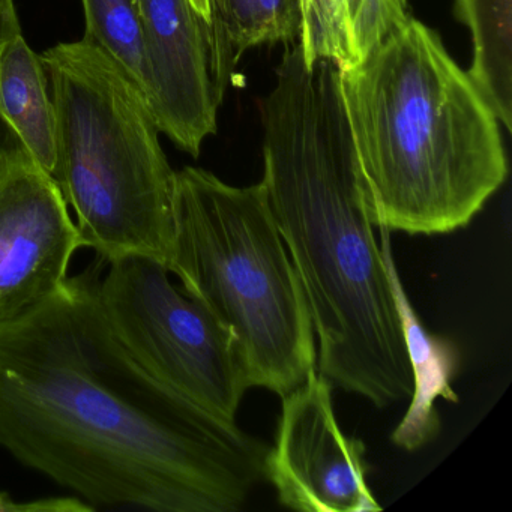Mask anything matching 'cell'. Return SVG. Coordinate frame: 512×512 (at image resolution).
<instances>
[{
	"instance_id": "1",
	"label": "cell",
	"mask_w": 512,
	"mask_h": 512,
	"mask_svg": "<svg viewBox=\"0 0 512 512\" xmlns=\"http://www.w3.org/2000/svg\"><path fill=\"white\" fill-rule=\"evenodd\" d=\"M106 265L0 323V448L94 509L239 511L266 478L268 445L134 361L101 305Z\"/></svg>"
},
{
	"instance_id": "2",
	"label": "cell",
	"mask_w": 512,
	"mask_h": 512,
	"mask_svg": "<svg viewBox=\"0 0 512 512\" xmlns=\"http://www.w3.org/2000/svg\"><path fill=\"white\" fill-rule=\"evenodd\" d=\"M263 185L304 287L317 370L377 409L412 394L406 344L358 155L340 70L289 44L260 103Z\"/></svg>"
},
{
	"instance_id": "3",
	"label": "cell",
	"mask_w": 512,
	"mask_h": 512,
	"mask_svg": "<svg viewBox=\"0 0 512 512\" xmlns=\"http://www.w3.org/2000/svg\"><path fill=\"white\" fill-rule=\"evenodd\" d=\"M340 89L374 227L469 226L508 176L499 119L440 38L401 0H356Z\"/></svg>"
},
{
	"instance_id": "4",
	"label": "cell",
	"mask_w": 512,
	"mask_h": 512,
	"mask_svg": "<svg viewBox=\"0 0 512 512\" xmlns=\"http://www.w3.org/2000/svg\"><path fill=\"white\" fill-rule=\"evenodd\" d=\"M166 266L229 332L250 388L284 397L317 370L304 287L262 181L233 187L196 167L176 172Z\"/></svg>"
},
{
	"instance_id": "5",
	"label": "cell",
	"mask_w": 512,
	"mask_h": 512,
	"mask_svg": "<svg viewBox=\"0 0 512 512\" xmlns=\"http://www.w3.org/2000/svg\"><path fill=\"white\" fill-rule=\"evenodd\" d=\"M40 58L55 107L52 176L85 247L107 263L146 256L167 265L176 172L142 91L85 40Z\"/></svg>"
},
{
	"instance_id": "6",
	"label": "cell",
	"mask_w": 512,
	"mask_h": 512,
	"mask_svg": "<svg viewBox=\"0 0 512 512\" xmlns=\"http://www.w3.org/2000/svg\"><path fill=\"white\" fill-rule=\"evenodd\" d=\"M169 274L152 257L107 263L100 299L110 328L164 388L221 424L238 425L239 404L251 388L232 337Z\"/></svg>"
},
{
	"instance_id": "7",
	"label": "cell",
	"mask_w": 512,
	"mask_h": 512,
	"mask_svg": "<svg viewBox=\"0 0 512 512\" xmlns=\"http://www.w3.org/2000/svg\"><path fill=\"white\" fill-rule=\"evenodd\" d=\"M328 379L314 371L281 397L277 436L266 455V478L286 508L302 512L382 509L367 484L365 446L335 418Z\"/></svg>"
},
{
	"instance_id": "8",
	"label": "cell",
	"mask_w": 512,
	"mask_h": 512,
	"mask_svg": "<svg viewBox=\"0 0 512 512\" xmlns=\"http://www.w3.org/2000/svg\"><path fill=\"white\" fill-rule=\"evenodd\" d=\"M85 248L58 184L22 146L0 160V323L28 313L68 278Z\"/></svg>"
},
{
	"instance_id": "9",
	"label": "cell",
	"mask_w": 512,
	"mask_h": 512,
	"mask_svg": "<svg viewBox=\"0 0 512 512\" xmlns=\"http://www.w3.org/2000/svg\"><path fill=\"white\" fill-rule=\"evenodd\" d=\"M143 97L160 133L197 157L217 130L208 34L190 0H142Z\"/></svg>"
},
{
	"instance_id": "10",
	"label": "cell",
	"mask_w": 512,
	"mask_h": 512,
	"mask_svg": "<svg viewBox=\"0 0 512 512\" xmlns=\"http://www.w3.org/2000/svg\"><path fill=\"white\" fill-rule=\"evenodd\" d=\"M377 229L380 230V248L403 331L413 383L409 409L392 433L391 440L398 448L413 452L424 448L440 434L442 424L434 409L437 398L458 403L452 379L460 367V355L452 341L430 334L422 326L395 266L391 230L385 226Z\"/></svg>"
},
{
	"instance_id": "11",
	"label": "cell",
	"mask_w": 512,
	"mask_h": 512,
	"mask_svg": "<svg viewBox=\"0 0 512 512\" xmlns=\"http://www.w3.org/2000/svg\"><path fill=\"white\" fill-rule=\"evenodd\" d=\"M209 67L220 101L247 50L262 44L298 43L301 0H208Z\"/></svg>"
},
{
	"instance_id": "12",
	"label": "cell",
	"mask_w": 512,
	"mask_h": 512,
	"mask_svg": "<svg viewBox=\"0 0 512 512\" xmlns=\"http://www.w3.org/2000/svg\"><path fill=\"white\" fill-rule=\"evenodd\" d=\"M0 116L22 148L52 175L55 107L40 56L17 34L0 53Z\"/></svg>"
},
{
	"instance_id": "13",
	"label": "cell",
	"mask_w": 512,
	"mask_h": 512,
	"mask_svg": "<svg viewBox=\"0 0 512 512\" xmlns=\"http://www.w3.org/2000/svg\"><path fill=\"white\" fill-rule=\"evenodd\" d=\"M472 35L470 79L506 130H512V0H455Z\"/></svg>"
},
{
	"instance_id": "14",
	"label": "cell",
	"mask_w": 512,
	"mask_h": 512,
	"mask_svg": "<svg viewBox=\"0 0 512 512\" xmlns=\"http://www.w3.org/2000/svg\"><path fill=\"white\" fill-rule=\"evenodd\" d=\"M86 32L83 40L109 56L142 91V0H82Z\"/></svg>"
},
{
	"instance_id": "15",
	"label": "cell",
	"mask_w": 512,
	"mask_h": 512,
	"mask_svg": "<svg viewBox=\"0 0 512 512\" xmlns=\"http://www.w3.org/2000/svg\"><path fill=\"white\" fill-rule=\"evenodd\" d=\"M301 43L307 64L331 59L338 67L352 64L355 58L356 0H301Z\"/></svg>"
},
{
	"instance_id": "16",
	"label": "cell",
	"mask_w": 512,
	"mask_h": 512,
	"mask_svg": "<svg viewBox=\"0 0 512 512\" xmlns=\"http://www.w3.org/2000/svg\"><path fill=\"white\" fill-rule=\"evenodd\" d=\"M17 34H22V28H20L19 16H17L16 0H0V53L5 44ZM17 145L20 143L8 130L4 119L0 116V160Z\"/></svg>"
},
{
	"instance_id": "17",
	"label": "cell",
	"mask_w": 512,
	"mask_h": 512,
	"mask_svg": "<svg viewBox=\"0 0 512 512\" xmlns=\"http://www.w3.org/2000/svg\"><path fill=\"white\" fill-rule=\"evenodd\" d=\"M193 7L196 8L197 13L203 17L206 25H208L209 20V2L208 0H190Z\"/></svg>"
},
{
	"instance_id": "18",
	"label": "cell",
	"mask_w": 512,
	"mask_h": 512,
	"mask_svg": "<svg viewBox=\"0 0 512 512\" xmlns=\"http://www.w3.org/2000/svg\"><path fill=\"white\" fill-rule=\"evenodd\" d=\"M17 511V503L5 493H0V512Z\"/></svg>"
},
{
	"instance_id": "19",
	"label": "cell",
	"mask_w": 512,
	"mask_h": 512,
	"mask_svg": "<svg viewBox=\"0 0 512 512\" xmlns=\"http://www.w3.org/2000/svg\"><path fill=\"white\" fill-rule=\"evenodd\" d=\"M401 2H404V4H406V0H401Z\"/></svg>"
}]
</instances>
